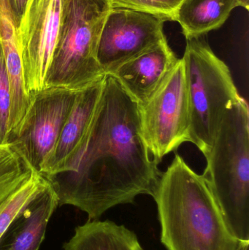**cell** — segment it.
Segmentation results:
<instances>
[{
    "mask_svg": "<svg viewBox=\"0 0 249 250\" xmlns=\"http://www.w3.org/2000/svg\"><path fill=\"white\" fill-rule=\"evenodd\" d=\"M49 182L35 172L27 182L0 204V237L20 210L48 188Z\"/></svg>",
    "mask_w": 249,
    "mask_h": 250,
    "instance_id": "2e32d148",
    "label": "cell"
},
{
    "mask_svg": "<svg viewBox=\"0 0 249 250\" xmlns=\"http://www.w3.org/2000/svg\"><path fill=\"white\" fill-rule=\"evenodd\" d=\"M238 250H249V242H241Z\"/></svg>",
    "mask_w": 249,
    "mask_h": 250,
    "instance_id": "44dd1931",
    "label": "cell"
},
{
    "mask_svg": "<svg viewBox=\"0 0 249 250\" xmlns=\"http://www.w3.org/2000/svg\"><path fill=\"white\" fill-rule=\"evenodd\" d=\"M140 133L158 165L190 142L188 86L182 58L149 100L139 105Z\"/></svg>",
    "mask_w": 249,
    "mask_h": 250,
    "instance_id": "8992f818",
    "label": "cell"
},
{
    "mask_svg": "<svg viewBox=\"0 0 249 250\" xmlns=\"http://www.w3.org/2000/svg\"><path fill=\"white\" fill-rule=\"evenodd\" d=\"M104 78L77 92L58 141L39 168V173L45 179L77 172L100 101Z\"/></svg>",
    "mask_w": 249,
    "mask_h": 250,
    "instance_id": "30bf717a",
    "label": "cell"
},
{
    "mask_svg": "<svg viewBox=\"0 0 249 250\" xmlns=\"http://www.w3.org/2000/svg\"><path fill=\"white\" fill-rule=\"evenodd\" d=\"M165 19L127 8H111L99 38L97 59L105 74L167 39Z\"/></svg>",
    "mask_w": 249,
    "mask_h": 250,
    "instance_id": "9c48e42d",
    "label": "cell"
},
{
    "mask_svg": "<svg viewBox=\"0 0 249 250\" xmlns=\"http://www.w3.org/2000/svg\"><path fill=\"white\" fill-rule=\"evenodd\" d=\"M162 172L140 133L139 105L114 76L105 75L89 140L77 172L49 180L58 205L97 220L113 207L153 195Z\"/></svg>",
    "mask_w": 249,
    "mask_h": 250,
    "instance_id": "6da1fadb",
    "label": "cell"
},
{
    "mask_svg": "<svg viewBox=\"0 0 249 250\" xmlns=\"http://www.w3.org/2000/svg\"><path fill=\"white\" fill-rule=\"evenodd\" d=\"M11 96L8 75L0 43V144H8Z\"/></svg>",
    "mask_w": 249,
    "mask_h": 250,
    "instance_id": "ac0fdd59",
    "label": "cell"
},
{
    "mask_svg": "<svg viewBox=\"0 0 249 250\" xmlns=\"http://www.w3.org/2000/svg\"><path fill=\"white\" fill-rule=\"evenodd\" d=\"M183 0H110L111 8H127L173 21Z\"/></svg>",
    "mask_w": 249,
    "mask_h": 250,
    "instance_id": "e0dca14e",
    "label": "cell"
},
{
    "mask_svg": "<svg viewBox=\"0 0 249 250\" xmlns=\"http://www.w3.org/2000/svg\"><path fill=\"white\" fill-rule=\"evenodd\" d=\"M237 7L236 0H183L173 21L181 25L186 39L200 38L220 28Z\"/></svg>",
    "mask_w": 249,
    "mask_h": 250,
    "instance_id": "5bb4252c",
    "label": "cell"
},
{
    "mask_svg": "<svg viewBox=\"0 0 249 250\" xmlns=\"http://www.w3.org/2000/svg\"><path fill=\"white\" fill-rule=\"evenodd\" d=\"M64 250H144L134 232L110 220H89L75 229Z\"/></svg>",
    "mask_w": 249,
    "mask_h": 250,
    "instance_id": "4fadbf2b",
    "label": "cell"
},
{
    "mask_svg": "<svg viewBox=\"0 0 249 250\" xmlns=\"http://www.w3.org/2000/svg\"><path fill=\"white\" fill-rule=\"evenodd\" d=\"M236 1L239 3L240 7H243L249 10V0H236Z\"/></svg>",
    "mask_w": 249,
    "mask_h": 250,
    "instance_id": "ffe728a7",
    "label": "cell"
},
{
    "mask_svg": "<svg viewBox=\"0 0 249 250\" xmlns=\"http://www.w3.org/2000/svg\"><path fill=\"white\" fill-rule=\"evenodd\" d=\"M182 60L188 86L190 142L206 157L227 110L241 96L229 67L202 37L187 40Z\"/></svg>",
    "mask_w": 249,
    "mask_h": 250,
    "instance_id": "5b68a950",
    "label": "cell"
},
{
    "mask_svg": "<svg viewBox=\"0 0 249 250\" xmlns=\"http://www.w3.org/2000/svg\"><path fill=\"white\" fill-rule=\"evenodd\" d=\"M63 0H28L17 26L25 87L29 98L45 89L57 47Z\"/></svg>",
    "mask_w": 249,
    "mask_h": 250,
    "instance_id": "52a82bcc",
    "label": "cell"
},
{
    "mask_svg": "<svg viewBox=\"0 0 249 250\" xmlns=\"http://www.w3.org/2000/svg\"><path fill=\"white\" fill-rule=\"evenodd\" d=\"M77 92L52 87L35 94L23 121L10 138L9 143L38 173L44 159L58 141Z\"/></svg>",
    "mask_w": 249,
    "mask_h": 250,
    "instance_id": "ba28073f",
    "label": "cell"
},
{
    "mask_svg": "<svg viewBox=\"0 0 249 250\" xmlns=\"http://www.w3.org/2000/svg\"><path fill=\"white\" fill-rule=\"evenodd\" d=\"M27 1L28 0H9L17 26L24 12Z\"/></svg>",
    "mask_w": 249,
    "mask_h": 250,
    "instance_id": "d6986e66",
    "label": "cell"
},
{
    "mask_svg": "<svg viewBox=\"0 0 249 250\" xmlns=\"http://www.w3.org/2000/svg\"><path fill=\"white\" fill-rule=\"evenodd\" d=\"M179 59L167 39L118 66L114 76L138 104L146 103L156 92Z\"/></svg>",
    "mask_w": 249,
    "mask_h": 250,
    "instance_id": "8fae6325",
    "label": "cell"
},
{
    "mask_svg": "<svg viewBox=\"0 0 249 250\" xmlns=\"http://www.w3.org/2000/svg\"><path fill=\"white\" fill-rule=\"evenodd\" d=\"M111 8L107 0H63L58 41L45 88L80 91L105 77L97 48Z\"/></svg>",
    "mask_w": 249,
    "mask_h": 250,
    "instance_id": "277c9868",
    "label": "cell"
},
{
    "mask_svg": "<svg viewBox=\"0 0 249 250\" xmlns=\"http://www.w3.org/2000/svg\"><path fill=\"white\" fill-rule=\"evenodd\" d=\"M203 178L227 227L249 242V105L241 97L227 110L207 157Z\"/></svg>",
    "mask_w": 249,
    "mask_h": 250,
    "instance_id": "3957f363",
    "label": "cell"
},
{
    "mask_svg": "<svg viewBox=\"0 0 249 250\" xmlns=\"http://www.w3.org/2000/svg\"><path fill=\"white\" fill-rule=\"evenodd\" d=\"M58 206V196L49 182L47 189L12 220L0 237V250H39Z\"/></svg>",
    "mask_w": 249,
    "mask_h": 250,
    "instance_id": "7c38bea8",
    "label": "cell"
},
{
    "mask_svg": "<svg viewBox=\"0 0 249 250\" xmlns=\"http://www.w3.org/2000/svg\"><path fill=\"white\" fill-rule=\"evenodd\" d=\"M107 1H110V0H107Z\"/></svg>",
    "mask_w": 249,
    "mask_h": 250,
    "instance_id": "7402d4cb",
    "label": "cell"
},
{
    "mask_svg": "<svg viewBox=\"0 0 249 250\" xmlns=\"http://www.w3.org/2000/svg\"><path fill=\"white\" fill-rule=\"evenodd\" d=\"M35 172L13 144H0V204L27 182Z\"/></svg>",
    "mask_w": 249,
    "mask_h": 250,
    "instance_id": "9a60e30c",
    "label": "cell"
},
{
    "mask_svg": "<svg viewBox=\"0 0 249 250\" xmlns=\"http://www.w3.org/2000/svg\"><path fill=\"white\" fill-rule=\"evenodd\" d=\"M168 250H238L241 241L227 227L203 175L178 154L162 173L153 191Z\"/></svg>",
    "mask_w": 249,
    "mask_h": 250,
    "instance_id": "7a4b0ae2",
    "label": "cell"
}]
</instances>
